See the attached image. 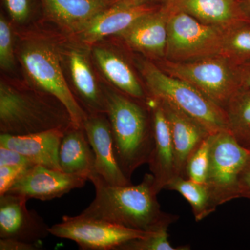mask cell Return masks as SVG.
<instances>
[{
    "instance_id": "1",
    "label": "cell",
    "mask_w": 250,
    "mask_h": 250,
    "mask_svg": "<svg viewBox=\"0 0 250 250\" xmlns=\"http://www.w3.org/2000/svg\"><path fill=\"white\" fill-rule=\"evenodd\" d=\"M88 181L95 187V196L81 216L148 232L167 231L178 220V215L161 209L152 174H145L138 185H110L95 172Z\"/></svg>"
},
{
    "instance_id": "2",
    "label": "cell",
    "mask_w": 250,
    "mask_h": 250,
    "mask_svg": "<svg viewBox=\"0 0 250 250\" xmlns=\"http://www.w3.org/2000/svg\"><path fill=\"white\" fill-rule=\"evenodd\" d=\"M103 90L118 163L131 180L135 171L148 164L154 148L152 111L147 101L141 104L143 100L108 87Z\"/></svg>"
},
{
    "instance_id": "3",
    "label": "cell",
    "mask_w": 250,
    "mask_h": 250,
    "mask_svg": "<svg viewBox=\"0 0 250 250\" xmlns=\"http://www.w3.org/2000/svg\"><path fill=\"white\" fill-rule=\"evenodd\" d=\"M73 125L65 106L40 90L0 83V133L26 135Z\"/></svg>"
},
{
    "instance_id": "4",
    "label": "cell",
    "mask_w": 250,
    "mask_h": 250,
    "mask_svg": "<svg viewBox=\"0 0 250 250\" xmlns=\"http://www.w3.org/2000/svg\"><path fill=\"white\" fill-rule=\"evenodd\" d=\"M140 70L149 96L170 104L213 135L230 131L226 110L185 81L171 76L152 62L144 61Z\"/></svg>"
},
{
    "instance_id": "5",
    "label": "cell",
    "mask_w": 250,
    "mask_h": 250,
    "mask_svg": "<svg viewBox=\"0 0 250 250\" xmlns=\"http://www.w3.org/2000/svg\"><path fill=\"white\" fill-rule=\"evenodd\" d=\"M20 59L36 88L59 100L67 108L73 125L83 126L88 114L67 84L53 45L45 41L27 42L21 49Z\"/></svg>"
},
{
    "instance_id": "6",
    "label": "cell",
    "mask_w": 250,
    "mask_h": 250,
    "mask_svg": "<svg viewBox=\"0 0 250 250\" xmlns=\"http://www.w3.org/2000/svg\"><path fill=\"white\" fill-rule=\"evenodd\" d=\"M161 69L190 83L225 109L234 94L241 89L238 66L223 56L190 62L166 59L161 64Z\"/></svg>"
},
{
    "instance_id": "7",
    "label": "cell",
    "mask_w": 250,
    "mask_h": 250,
    "mask_svg": "<svg viewBox=\"0 0 250 250\" xmlns=\"http://www.w3.org/2000/svg\"><path fill=\"white\" fill-rule=\"evenodd\" d=\"M167 5L170 15L166 59L173 62H190L222 55L228 29L204 24L190 15Z\"/></svg>"
},
{
    "instance_id": "8",
    "label": "cell",
    "mask_w": 250,
    "mask_h": 250,
    "mask_svg": "<svg viewBox=\"0 0 250 250\" xmlns=\"http://www.w3.org/2000/svg\"><path fill=\"white\" fill-rule=\"evenodd\" d=\"M250 156V149L238 142L231 131L211 135L205 184L217 207L240 198V174Z\"/></svg>"
},
{
    "instance_id": "9",
    "label": "cell",
    "mask_w": 250,
    "mask_h": 250,
    "mask_svg": "<svg viewBox=\"0 0 250 250\" xmlns=\"http://www.w3.org/2000/svg\"><path fill=\"white\" fill-rule=\"evenodd\" d=\"M156 232L140 231L80 215L62 217L50 227L52 236L75 242L82 250H118L126 242Z\"/></svg>"
},
{
    "instance_id": "10",
    "label": "cell",
    "mask_w": 250,
    "mask_h": 250,
    "mask_svg": "<svg viewBox=\"0 0 250 250\" xmlns=\"http://www.w3.org/2000/svg\"><path fill=\"white\" fill-rule=\"evenodd\" d=\"M88 181L82 176L35 165L26 170L6 193L19 195L27 200L48 201L84 187Z\"/></svg>"
},
{
    "instance_id": "11",
    "label": "cell",
    "mask_w": 250,
    "mask_h": 250,
    "mask_svg": "<svg viewBox=\"0 0 250 250\" xmlns=\"http://www.w3.org/2000/svg\"><path fill=\"white\" fill-rule=\"evenodd\" d=\"M27 201L14 194L0 195V238L37 243L51 235L43 218L28 209Z\"/></svg>"
},
{
    "instance_id": "12",
    "label": "cell",
    "mask_w": 250,
    "mask_h": 250,
    "mask_svg": "<svg viewBox=\"0 0 250 250\" xmlns=\"http://www.w3.org/2000/svg\"><path fill=\"white\" fill-rule=\"evenodd\" d=\"M83 128L95 154V173L110 185L132 184L118 163L111 125L106 113L88 114Z\"/></svg>"
},
{
    "instance_id": "13",
    "label": "cell",
    "mask_w": 250,
    "mask_h": 250,
    "mask_svg": "<svg viewBox=\"0 0 250 250\" xmlns=\"http://www.w3.org/2000/svg\"><path fill=\"white\" fill-rule=\"evenodd\" d=\"M147 103L152 111L154 138V148L147 164L159 193L176 177L174 146L170 125L161 103L150 96Z\"/></svg>"
},
{
    "instance_id": "14",
    "label": "cell",
    "mask_w": 250,
    "mask_h": 250,
    "mask_svg": "<svg viewBox=\"0 0 250 250\" xmlns=\"http://www.w3.org/2000/svg\"><path fill=\"white\" fill-rule=\"evenodd\" d=\"M155 10L146 4L111 5L73 35L85 45H92L108 36L119 35L139 18Z\"/></svg>"
},
{
    "instance_id": "15",
    "label": "cell",
    "mask_w": 250,
    "mask_h": 250,
    "mask_svg": "<svg viewBox=\"0 0 250 250\" xmlns=\"http://www.w3.org/2000/svg\"><path fill=\"white\" fill-rule=\"evenodd\" d=\"M170 8L145 15L119 34L131 48L150 57H166L167 41V20Z\"/></svg>"
},
{
    "instance_id": "16",
    "label": "cell",
    "mask_w": 250,
    "mask_h": 250,
    "mask_svg": "<svg viewBox=\"0 0 250 250\" xmlns=\"http://www.w3.org/2000/svg\"><path fill=\"white\" fill-rule=\"evenodd\" d=\"M158 101L164 108L170 125L176 177L187 178L188 161L202 141L210 134L201 125L178 108L165 102Z\"/></svg>"
},
{
    "instance_id": "17",
    "label": "cell",
    "mask_w": 250,
    "mask_h": 250,
    "mask_svg": "<svg viewBox=\"0 0 250 250\" xmlns=\"http://www.w3.org/2000/svg\"><path fill=\"white\" fill-rule=\"evenodd\" d=\"M65 129H54L26 135H0V146L27 156L36 165L61 170L59 152Z\"/></svg>"
},
{
    "instance_id": "18",
    "label": "cell",
    "mask_w": 250,
    "mask_h": 250,
    "mask_svg": "<svg viewBox=\"0 0 250 250\" xmlns=\"http://www.w3.org/2000/svg\"><path fill=\"white\" fill-rule=\"evenodd\" d=\"M166 4L204 24L223 29L250 22L242 11L240 0H166Z\"/></svg>"
},
{
    "instance_id": "19",
    "label": "cell",
    "mask_w": 250,
    "mask_h": 250,
    "mask_svg": "<svg viewBox=\"0 0 250 250\" xmlns=\"http://www.w3.org/2000/svg\"><path fill=\"white\" fill-rule=\"evenodd\" d=\"M47 18L67 32L80 30L99 13L111 6L110 0H41Z\"/></svg>"
},
{
    "instance_id": "20",
    "label": "cell",
    "mask_w": 250,
    "mask_h": 250,
    "mask_svg": "<svg viewBox=\"0 0 250 250\" xmlns=\"http://www.w3.org/2000/svg\"><path fill=\"white\" fill-rule=\"evenodd\" d=\"M61 170L89 179L95 172V154L83 126L70 125L64 131L59 152Z\"/></svg>"
},
{
    "instance_id": "21",
    "label": "cell",
    "mask_w": 250,
    "mask_h": 250,
    "mask_svg": "<svg viewBox=\"0 0 250 250\" xmlns=\"http://www.w3.org/2000/svg\"><path fill=\"white\" fill-rule=\"evenodd\" d=\"M69 67L79 103L87 114L106 113L103 88L94 76L86 56L82 51H70Z\"/></svg>"
},
{
    "instance_id": "22",
    "label": "cell",
    "mask_w": 250,
    "mask_h": 250,
    "mask_svg": "<svg viewBox=\"0 0 250 250\" xmlns=\"http://www.w3.org/2000/svg\"><path fill=\"white\" fill-rule=\"evenodd\" d=\"M93 56L104 75L117 90L132 98L147 100L142 85L124 59L103 47L94 48Z\"/></svg>"
},
{
    "instance_id": "23",
    "label": "cell",
    "mask_w": 250,
    "mask_h": 250,
    "mask_svg": "<svg viewBox=\"0 0 250 250\" xmlns=\"http://www.w3.org/2000/svg\"><path fill=\"white\" fill-rule=\"evenodd\" d=\"M166 189L179 192L188 202L196 222L202 221L215 211L218 207L205 184L197 183L185 177H175Z\"/></svg>"
},
{
    "instance_id": "24",
    "label": "cell",
    "mask_w": 250,
    "mask_h": 250,
    "mask_svg": "<svg viewBox=\"0 0 250 250\" xmlns=\"http://www.w3.org/2000/svg\"><path fill=\"white\" fill-rule=\"evenodd\" d=\"M231 134L245 147L250 146V89H240L225 107Z\"/></svg>"
},
{
    "instance_id": "25",
    "label": "cell",
    "mask_w": 250,
    "mask_h": 250,
    "mask_svg": "<svg viewBox=\"0 0 250 250\" xmlns=\"http://www.w3.org/2000/svg\"><path fill=\"white\" fill-rule=\"evenodd\" d=\"M236 66L250 61V22L238 23L225 32L222 55Z\"/></svg>"
},
{
    "instance_id": "26",
    "label": "cell",
    "mask_w": 250,
    "mask_h": 250,
    "mask_svg": "<svg viewBox=\"0 0 250 250\" xmlns=\"http://www.w3.org/2000/svg\"><path fill=\"white\" fill-rule=\"evenodd\" d=\"M211 135L206 138L188 161L187 178L199 184H205L209 166Z\"/></svg>"
},
{
    "instance_id": "27",
    "label": "cell",
    "mask_w": 250,
    "mask_h": 250,
    "mask_svg": "<svg viewBox=\"0 0 250 250\" xmlns=\"http://www.w3.org/2000/svg\"><path fill=\"white\" fill-rule=\"evenodd\" d=\"M190 246L175 247L169 241L167 231L156 232L145 238H135L122 245L118 250H189Z\"/></svg>"
},
{
    "instance_id": "28",
    "label": "cell",
    "mask_w": 250,
    "mask_h": 250,
    "mask_svg": "<svg viewBox=\"0 0 250 250\" xmlns=\"http://www.w3.org/2000/svg\"><path fill=\"white\" fill-rule=\"evenodd\" d=\"M15 57L12 30L4 16L0 18V65L9 70L14 66Z\"/></svg>"
},
{
    "instance_id": "29",
    "label": "cell",
    "mask_w": 250,
    "mask_h": 250,
    "mask_svg": "<svg viewBox=\"0 0 250 250\" xmlns=\"http://www.w3.org/2000/svg\"><path fill=\"white\" fill-rule=\"evenodd\" d=\"M29 168L30 167L20 166H0V195L6 193Z\"/></svg>"
},
{
    "instance_id": "30",
    "label": "cell",
    "mask_w": 250,
    "mask_h": 250,
    "mask_svg": "<svg viewBox=\"0 0 250 250\" xmlns=\"http://www.w3.org/2000/svg\"><path fill=\"white\" fill-rule=\"evenodd\" d=\"M12 165L24 166L31 167L36 165L27 156L21 153L9 149V148L0 146V166Z\"/></svg>"
},
{
    "instance_id": "31",
    "label": "cell",
    "mask_w": 250,
    "mask_h": 250,
    "mask_svg": "<svg viewBox=\"0 0 250 250\" xmlns=\"http://www.w3.org/2000/svg\"><path fill=\"white\" fill-rule=\"evenodd\" d=\"M8 12L14 21L22 22L25 21L30 12L29 0H4Z\"/></svg>"
},
{
    "instance_id": "32",
    "label": "cell",
    "mask_w": 250,
    "mask_h": 250,
    "mask_svg": "<svg viewBox=\"0 0 250 250\" xmlns=\"http://www.w3.org/2000/svg\"><path fill=\"white\" fill-rule=\"evenodd\" d=\"M42 249V243H29L15 239L0 238V250H39Z\"/></svg>"
},
{
    "instance_id": "33",
    "label": "cell",
    "mask_w": 250,
    "mask_h": 250,
    "mask_svg": "<svg viewBox=\"0 0 250 250\" xmlns=\"http://www.w3.org/2000/svg\"><path fill=\"white\" fill-rule=\"evenodd\" d=\"M240 198L250 200V156L239 177Z\"/></svg>"
},
{
    "instance_id": "34",
    "label": "cell",
    "mask_w": 250,
    "mask_h": 250,
    "mask_svg": "<svg viewBox=\"0 0 250 250\" xmlns=\"http://www.w3.org/2000/svg\"><path fill=\"white\" fill-rule=\"evenodd\" d=\"M241 89H250V61L238 66Z\"/></svg>"
},
{
    "instance_id": "35",
    "label": "cell",
    "mask_w": 250,
    "mask_h": 250,
    "mask_svg": "<svg viewBox=\"0 0 250 250\" xmlns=\"http://www.w3.org/2000/svg\"><path fill=\"white\" fill-rule=\"evenodd\" d=\"M148 0H110V4L111 5L117 4H146Z\"/></svg>"
},
{
    "instance_id": "36",
    "label": "cell",
    "mask_w": 250,
    "mask_h": 250,
    "mask_svg": "<svg viewBox=\"0 0 250 250\" xmlns=\"http://www.w3.org/2000/svg\"><path fill=\"white\" fill-rule=\"evenodd\" d=\"M240 4L243 14L250 22V0H240Z\"/></svg>"
},
{
    "instance_id": "37",
    "label": "cell",
    "mask_w": 250,
    "mask_h": 250,
    "mask_svg": "<svg viewBox=\"0 0 250 250\" xmlns=\"http://www.w3.org/2000/svg\"><path fill=\"white\" fill-rule=\"evenodd\" d=\"M248 148H249V149H250V147H248Z\"/></svg>"
},
{
    "instance_id": "38",
    "label": "cell",
    "mask_w": 250,
    "mask_h": 250,
    "mask_svg": "<svg viewBox=\"0 0 250 250\" xmlns=\"http://www.w3.org/2000/svg\"><path fill=\"white\" fill-rule=\"evenodd\" d=\"M249 147H250V146H249Z\"/></svg>"
}]
</instances>
